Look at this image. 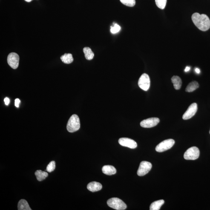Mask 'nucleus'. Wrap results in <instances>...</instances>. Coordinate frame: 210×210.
Masks as SVG:
<instances>
[{
	"instance_id": "nucleus-7",
	"label": "nucleus",
	"mask_w": 210,
	"mask_h": 210,
	"mask_svg": "<svg viewBox=\"0 0 210 210\" xmlns=\"http://www.w3.org/2000/svg\"><path fill=\"white\" fill-rule=\"evenodd\" d=\"M151 163L149 162L142 161L141 162L139 165L138 170L137 172V174L139 176H142L148 174L151 170Z\"/></svg>"
},
{
	"instance_id": "nucleus-19",
	"label": "nucleus",
	"mask_w": 210,
	"mask_h": 210,
	"mask_svg": "<svg viewBox=\"0 0 210 210\" xmlns=\"http://www.w3.org/2000/svg\"><path fill=\"white\" fill-rule=\"evenodd\" d=\"M199 87V85L198 83L196 81H194L188 84L185 91L188 92H191L197 89Z\"/></svg>"
},
{
	"instance_id": "nucleus-1",
	"label": "nucleus",
	"mask_w": 210,
	"mask_h": 210,
	"mask_svg": "<svg viewBox=\"0 0 210 210\" xmlns=\"http://www.w3.org/2000/svg\"><path fill=\"white\" fill-rule=\"evenodd\" d=\"M193 22L199 30L206 31L210 28V20L205 14L197 13L193 14L191 16Z\"/></svg>"
},
{
	"instance_id": "nucleus-27",
	"label": "nucleus",
	"mask_w": 210,
	"mask_h": 210,
	"mask_svg": "<svg viewBox=\"0 0 210 210\" xmlns=\"http://www.w3.org/2000/svg\"><path fill=\"white\" fill-rule=\"evenodd\" d=\"M190 69V67L188 66L186 67L185 69V72H187L189 71Z\"/></svg>"
},
{
	"instance_id": "nucleus-3",
	"label": "nucleus",
	"mask_w": 210,
	"mask_h": 210,
	"mask_svg": "<svg viewBox=\"0 0 210 210\" xmlns=\"http://www.w3.org/2000/svg\"><path fill=\"white\" fill-rule=\"evenodd\" d=\"M107 204L110 208L117 210H125L127 208V205L118 198H112L109 199Z\"/></svg>"
},
{
	"instance_id": "nucleus-21",
	"label": "nucleus",
	"mask_w": 210,
	"mask_h": 210,
	"mask_svg": "<svg viewBox=\"0 0 210 210\" xmlns=\"http://www.w3.org/2000/svg\"><path fill=\"white\" fill-rule=\"evenodd\" d=\"M157 7L162 10L165 8L166 6L167 0H155Z\"/></svg>"
},
{
	"instance_id": "nucleus-24",
	"label": "nucleus",
	"mask_w": 210,
	"mask_h": 210,
	"mask_svg": "<svg viewBox=\"0 0 210 210\" xmlns=\"http://www.w3.org/2000/svg\"><path fill=\"white\" fill-rule=\"evenodd\" d=\"M120 29V26L117 24H115L113 27H111V32L112 33L116 34L119 32Z\"/></svg>"
},
{
	"instance_id": "nucleus-13",
	"label": "nucleus",
	"mask_w": 210,
	"mask_h": 210,
	"mask_svg": "<svg viewBox=\"0 0 210 210\" xmlns=\"http://www.w3.org/2000/svg\"><path fill=\"white\" fill-rule=\"evenodd\" d=\"M103 173L107 175H112L115 174L116 172V170L114 167L111 165H105L102 168Z\"/></svg>"
},
{
	"instance_id": "nucleus-17",
	"label": "nucleus",
	"mask_w": 210,
	"mask_h": 210,
	"mask_svg": "<svg viewBox=\"0 0 210 210\" xmlns=\"http://www.w3.org/2000/svg\"><path fill=\"white\" fill-rule=\"evenodd\" d=\"M37 179L39 181H41L45 179L48 176V173L41 170H38L35 173Z\"/></svg>"
},
{
	"instance_id": "nucleus-30",
	"label": "nucleus",
	"mask_w": 210,
	"mask_h": 210,
	"mask_svg": "<svg viewBox=\"0 0 210 210\" xmlns=\"http://www.w3.org/2000/svg\"><path fill=\"white\" fill-rule=\"evenodd\" d=\"M209 133H210V132H209Z\"/></svg>"
},
{
	"instance_id": "nucleus-25",
	"label": "nucleus",
	"mask_w": 210,
	"mask_h": 210,
	"mask_svg": "<svg viewBox=\"0 0 210 210\" xmlns=\"http://www.w3.org/2000/svg\"><path fill=\"white\" fill-rule=\"evenodd\" d=\"M20 102V100L19 99H16L15 100V106L17 107V108H18L19 106V104Z\"/></svg>"
},
{
	"instance_id": "nucleus-9",
	"label": "nucleus",
	"mask_w": 210,
	"mask_h": 210,
	"mask_svg": "<svg viewBox=\"0 0 210 210\" xmlns=\"http://www.w3.org/2000/svg\"><path fill=\"white\" fill-rule=\"evenodd\" d=\"M197 104L196 103L191 104L183 115L182 119L184 120H187L191 118L197 113Z\"/></svg>"
},
{
	"instance_id": "nucleus-28",
	"label": "nucleus",
	"mask_w": 210,
	"mask_h": 210,
	"mask_svg": "<svg viewBox=\"0 0 210 210\" xmlns=\"http://www.w3.org/2000/svg\"><path fill=\"white\" fill-rule=\"evenodd\" d=\"M195 71L196 72V73L197 74H200V69L198 68H195Z\"/></svg>"
},
{
	"instance_id": "nucleus-29",
	"label": "nucleus",
	"mask_w": 210,
	"mask_h": 210,
	"mask_svg": "<svg viewBox=\"0 0 210 210\" xmlns=\"http://www.w3.org/2000/svg\"><path fill=\"white\" fill-rule=\"evenodd\" d=\"M26 2H31V1H33V0H25Z\"/></svg>"
},
{
	"instance_id": "nucleus-8",
	"label": "nucleus",
	"mask_w": 210,
	"mask_h": 210,
	"mask_svg": "<svg viewBox=\"0 0 210 210\" xmlns=\"http://www.w3.org/2000/svg\"><path fill=\"white\" fill-rule=\"evenodd\" d=\"M19 56L17 53H11L7 56V63L11 68L16 69L19 65Z\"/></svg>"
},
{
	"instance_id": "nucleus-15",
	"label": "nucleus",
	"mask_w": 210,
	"mask_h": 210,
	"mask_svg": "<svg viewBox=\"0 0 210 210\" xmlns=\"http://www.w3.org/2000/svg\"><path fill=\"white\" fill-rule=\"evenodd\" d=\"M18 210H31L28 202L24 199H21L18 203Z\"/></svg>"
},
{
	"instance_id": "nucleus-4",
	"label": "nucleus",
	"mask_w": 210,
	"mask_h": 210,
	"mask_svg": "<svg viewBox=\"0 0 210 210\" xmlns=\"http://www.w3.org/2000/svg\"><path fill=\"white\" fill-rule=\"evenodd\" d=\"M200 151L196 147H192L185 152L184 157L186 160H195L199 158Z\"/></svg>"
},
{
	"instance_id": "nucleus-11",
	"label": "nucleus",
	"mask_w": 210,
	"mask_h": 210,
	"mask_svg": "<svg viewBox=\"0 0 210 210\" xmlns=\"http://www.w3.org/2000/svg\"><path fill=\"white\" fill-rule=\"evenodd\" d=\"M119 143L123 146L128 147L131 149L137 148V144L132 139L128 138H121L118 140Z\"/></svg>"
},
{
	"instance_id": "nucleus-10",
	"label": "nucleus",
	"mask_w": 210,
	"mask_h": 210,
	"mask_svg": "<svg viewBox=\"0 0 210 210\" xmlns=\"http://www.w3.org/2000/svg\"><path fill=\"white\" fill-rule=\"evenodd\" d=\"M160 122V119L157 118H151L145 119L141 122V127L145 128H150L157 125Z\"/></svg>"
},
{
	"instance_id": "nucleus-23",
	"label": "nucleus",
	"mask_w": 210,
	"mask_h": 210,
	"mask_svg": "<svg viewBox=\"0 0 210 210\" xmlns=\"http://www.w3.org/2000/svg\"><path fill=\"white\" fill-rule=\"evenodd\" d=\"M56 168V162L55 161H51L47 165V171L49 172H51L54 171Z\"/></svg>"
},
{
	"instance_id": "nucleus-20",
	"label": "nucleus",
	"mask_w": 210,
	"mask_h": 210,
	"mask_svg": "<svg viewBox=\"0 0 210 210\" xmlns=\"http://www.w3.org/2000/svg\"><path fill=\"white\" fill-rule=\"evenodd\" d=\"M83 52L86 59L90 60L93 59L94 54L91 49L88 47H85L83 49Z\"/></svg>"
},
{
	"instance_id": "nucleus-6",
	"label": "nucleus",
	"mask_w": 210,
	"mask_h": 210,
	"mask_svg": "<svg viewBox=\"0 0 210 210\" xmlns=\"http://www.w3.org/2000/svg\"><path fill=\"white\" fill-rule=\"evenodd\" d=\"M138 85L144 91H148L150 86V78L148 74L144 73L141 75L139 79Z\"/></svg>"
},
{
	"instance_id": "nucleus-26",
	"label": "nucleus",
	"mask_w": 210,
	"mask_h": 210,
	"mask_svg": "<svg viewBox=\"0 0 210 210\" xmlns=\"http://www.w3.org/2000/svg\"><path fill=\"white\" fill-rule=\"evenodd\" d=\"M4 101L6 105H8L10 103V100L8 98L6 97L4 99Z\"/></svg>"
},
{
	"instance_id": "nucleus-5",
	"label": "nucleus",
	"mask_w": 210,
	"mask_h": 210,
	"mask_svg": "<svg viewBox=\"0 0 210 210\" xmlns=\"http://www.w3.org/2000/svg\"><path fill=\"white\" fill-rule=\"evenodd\" d=\"M174 144L175 141L173 139H167L160 142L156 146V151L158 152H163L172 148Z\"/></svg>"
},
{
	"instance_id": "nucleus-14",
	"label": "nucleus",
	"mask_w": 210,
	"mask_h": 210,
	"mask_svg": "<svg viewBox=\"0 0 210 210\" xmlns=\"http://www.w3.org/2000/svg\"><path fill=\"white\" fill-rule=\"evenodd\" d=\"M171 81L174 88L177 90L180 89L182 83L181 79L178 76H173L172 78Z\"/></svg>"
},
{
	"instance_id": "nucleus-16",
	"label": "nucleus",
	"mask_w": 210,
	"mask_h": 210,
	"mask_svg": "<svg viewBox=\"0 0 210 210\" xmlns=\"http://www.w3.org/2000/svg\"><path fill=\"white\" fill-rule=\"evenodd\" d=\"M165 203L164 200H160L153 202L150 206V210H159Z\"/></svg>"
},
{
	"instance_id": "nucleus-12",
	"label": "nucleus",
	"mask_w": 210,
	"mask_h": 210,
	"mask_svg": "<svg viewBox=\"0 0 210 210\" xmlns=\"http://www.w3.org/2000/svg\"><path fill=\"white\" fill-rule=\"evenodd\" d=\"M102 187V185L100 183L95 181L90 182L87 187V189L92 192L100 190Z\"/></svg>"
},
{
	"instance_id": "nucleus-22",
	"label": "nucleus",
	"mask_w": 210,
	"mask_h": 210,
	"mask_svg": "<svg viewBox=\"0 0 210 210\" xmlns=\"http://www.w3.org/2000/svg\"><path fill=\"white\" fill-rule=\"evenodd\" d=\"M120 1L124 5L128 7H134L136 4L135 0H120Z\"/></svg>"
},
{
	"instance_id": "nucleus-18",
	"label": "nucleus",
	"mask_w": 210,
	"mask_h": 210,
	"mask_svg": "<svg viewBox=\"0 0 210 210\" xmlns=\"http://www.w3.org/2000/svg\"><path fill=\"white\" fill-rule=\"evenodd\" d=\"M60 59L63 62L66 64H70L73 62V56L70 53H65L61 56Z\"/></svg>"
},
{
	"instance_id": "nucleus-2",
	"label": "nucleus",
	"mask_w": 210,
	"mask_h": 210,
	"mask_svg": "<svg viewBox=\"0 0 210 210\" xmlns=\"http://www.w3.org/2000/svg\"><path fill=\"white\" fill-rule=\"evenodd\" d=\"M80 127V120L76 114H73L67 123V129L69 132L73 133L79 130Z\"/></svg>"
}]
</instances>
